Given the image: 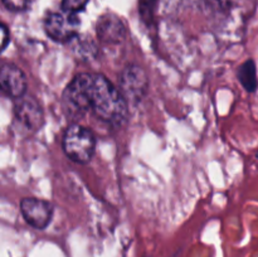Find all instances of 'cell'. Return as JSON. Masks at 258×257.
<instances>
[{
  "instance_id": "1",
  "label": "cell",
  "mask_w": 258,
  "mask_h": 257,
  "mask_svg": "<svg viewBox=\"0 0 258 257\" xmlns=\"http://www.w3.org/2000/svg\"><path fill=\"white\" fill-rule=\"evenodd\" d=\"M62 101L72 115L91 112L98 120L120 126L128 116V103L105 76L100 73H80L63 91Z\"/></svg>"
},
{
  "instance_id": "2",
  "label": "cell",
  "mask_w": 258,
  "mask_h": 257,
  "mask_svg": "<svg viewBox=\"0 0 258 257\" xmlns=\"http://www.w3.org/2000/svg\"><path fill=\"white\" fill-rule=\"evenodd\" d=\"M62 148L68 159L77 164H86L95 155L96 136L90 128L72 123L63 134Z\"/></svg>"
},
{
  "instance_id": "3",
  "label": "cell",
  "mask_w": 258,
  "mask_h": 257,
  "mask_svg": "<svg viewBox=\"0 0 258 257\" xmlns=\"http://www.w3.org/2000/svg\"><path fill=\"white\" fill-rule=\"evenodd\" d=\"M81 22L77 14L62 12H53L44 20V30L48 37L58 43H68L78 37Z\"/></svg>"
},
{
  "instance_id": "4",
  "label": "cell",
  "mask_w": 258,
  "mask_h": 257,
  "mask_svg": "<svg viewBox=\"0 0 258 257\" xmlns=\"http://www.w3.org/2000/svg\"><path fill=\"white\" fill-rule=\"evenodd\" d=\"M14 121L18 127L27 134H34L42 128L44 123V113L39 102L32 96L24 95L17 98L13 107Z\"/></svg>"
},
{
  "instance_id": "5",
  "label": "cell",
  "mask_w": 258,
  "mask_h": 257,
  "mask_svg": "<svg viewBox=\"0 0 258 257\" xmlns=\"http://www.w3.org/2000/svg\"><path fill=\"white\" fill-rule=\"evenodd\" d=\"M120 92L127 103L141 102L149 91V78L145 70L139 65H128L120 75Z\"/></svg>"
},
{
  "instance_id": "6",
  "label": "cell",
  "mask_w": 258,
  "mask_h": 257,
  "mask_svg": "<svg viewBox=\"0 0 258 257\" xmlns=\"http://www.w3.org/2000/svg\"><path fill=\"white\" fill-rule=\"evenodd\" d=\"M20 213L24 221L35 229H44L53 218V206L47 201L38 198H23L20 201Z\"/></svg>"
},
{
  "instance_id": "7",
  "label": "cell",
  "mask_w": 258,
  "mask_h": 257,
  "mask_svg": "<svg viewBox=\"0 0 258 257\" xmlns=\"http://www.w3.org/2000/svg\"><path fill=\"white\" fill-rule=\"evenodd\" d=\"M0 86L8 97L17 100L27 92V76L22 68L14 63H3L0 67Z\"/></svg>"
},
{
  "instance_id": "8",
  "label": "cell",
  "mask_w": 258,
  "mask_h": 257,
  "mask_svg": "<svg viewBox=\"0 0 258 257\" xmlns=\"http://www.w3.org/2000/svg\"><path fill=\"white\" fill-rule=\"evenodd\" d=\"M96 30H97L100 40L108 44L120 43L126 34V28L122 20H120L115 15H105L100 18Z\"/></svg>"
},
{
  "instance_id": "9",
  "label": "cell",
  "mask_w": 258,
  "mask_h": 257,
  "mask_svg": "<svg viewBox=\"0 0 258 257\" xmlns=\"http://www.w3.org/2000/svg\"><path fill=\"white\" fill-rule=\"evenodd\" d=\"M237 78L247 92H254L257 90V67L253 59H247L246 62L239 66L238 71H237Z\"/></svg>"
},
{
  "instance_id": "10",
  "label": "cell",
  "mask_w": 258,
  "mask_h": 257,
  "mask_svg": "<svg viewBox=\"0 0 258 257\" xmlns=\"http://www.w3.org/2000/svg\"><path fill=\"white\" fill-rule=\"evenodd\" d=\"M87 4L88 0H62V10L77 14V13L85 10Z\"/></svg>"
},
{
  "instance_id": "11",
  "label": "cell",
  "mask_w": 258,
  "mask_h": 257,
  "mask_svg": "<svg viewBox=\"0 0 258 257\" xmlns=\"http://www.w3.org/2000/svg\"><path fill=\"white\" fill-rule=\"evenodd\" d=\"M3 4L12 12H23L30 4V0H3Z\"/></svg>"
},
{
  "instance_id": "12",
  "label": "cell",
  "mask_w": 258,
  "mask_h": 257,
  "mask_svg": "<svg viewBox=\"0 0 258 257\" xmlns=\"http://www.w3.org/2000/svg\"><path fill=\"white\" fill-rule=\"evenodd\" d=\"M9 42H10L9 29H8L7 25L3 23L2 24V52H4L5 48H7L8 44H9Z\"/></svg>"
},
{
  "instance_id": "13",
  "label": "cell",
  "mask_w": 258,
  "mask_h": 257,
  "mask_svg": "<svg viewBox=\"0 0 258 257\" xmlns=\"http://www.w3.org/2000/svg\"><path fill=\"white\" fill-rule=\"evenodd\" d=\"M214 2L223 8H231V7H233V5L236 4L238 0H214Z\"/></svg>"
},
{
  "instance_id": "14",
  "label": "cell",
  "mask_w": 258,
  "mask_h": 257,
  "mask_svg": "<svg viewBox=\"0 0 258 257\" xmlns=\"http://www.w3.org/2000/svg\"><path fill=\"white\" fill-rule=\"evenodd\" d=\"M256 156H257V159H258V151H257V154H256Z\"/></svg>"
}]
</instances>
